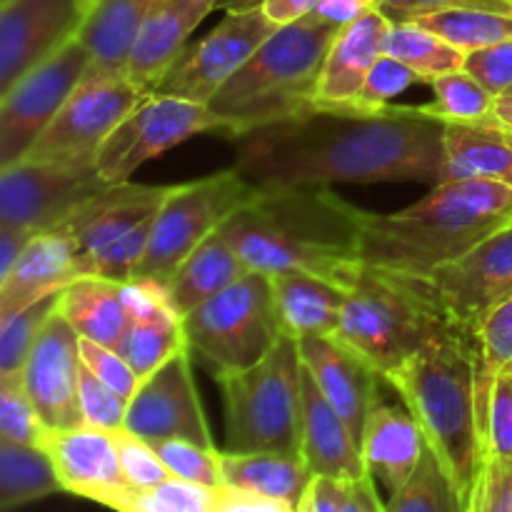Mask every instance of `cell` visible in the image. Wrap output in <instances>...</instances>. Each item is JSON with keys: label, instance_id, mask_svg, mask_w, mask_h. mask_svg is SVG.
Returning a JSON list of instances; mask_svg holds the SVG:
<instances>
[{"label": "cell", "instance_id": "8fae6325", "mask_svg": "<svg viewBox=\"0 0 512 512\" xmlns=\"http://www.w3.org/2000/svg\"><path fill=\"white\" fill-rule=\"evenodd\" d=\"M213 130L230 133V125L213 113L210 105L150 93L110 133L95 165L108 185L128 183L130 175L148 160L168 153L195 135Z\"/></svg>", "mask_w": 512, "mask_h": 512}, {"label": "cell", "instance_id": "7dc6e473", "mask_svg": "<svg viewBox=\"0 0 512 512\" xmlns=\"http://www.w3.org/2000/svg\"><path fill=\"white\" fill-rule=\"evenodd\" d=\"M80 360H83V365L95 375V378H100L108 388H113L115 393L123 395V398L128 400L133 398L140 380H143L133 368H130V363L118 353V350L108 348V345L93 343V340L80 338Z\"/></svg>", "mask_w": 512, "mask_h": 512}, {"label": "cell", "instance_id": "3957f363", "mask_svg": "<svg viewBox=\"0 0 512 512\" xmlns=\"http://www.w3.org/2000/svg\"><path fill=\"white\" fill-rule=\"evenodd\" d=\"M512 223V185L498 180H445L418 203L370 215L360 258L378 268L430 280Z\"/></svg>", "mask_w": 512, "mask_h": 512}, {"label": "cell", "instance_id": "44dd1931", "mask_svg": "<svg viewBox=\"0 0 512 512\" xmlns=\"http://www.w3.org/2000/svg\"><path fill=\"white\" fill-rule=\"evenodd\" d=\"M298 348L305 370L313 375L360 445L370 413L380 403L378 383L383 378L338 338H303L298 340Z\"/></svg>", "mask_w": 512, "mask_h": 512}, {"label": "cell", "instance_id": "f5cc1de1", "mask_svg": "<svg viewBox=\"0 0 512 512\" xmlns=\"http://www.w3.org/2000/svg\"><path fill=\"white\" fill-rule=\"evenodd\" d=\"M348 485L343 480L315 475L295 512H348Z\"/></svg>", "mask_w": 512, "mask_h": 512}, {"label": "cell", "instance_id": "2e32d148", "mask_svg": "<svg viewBox=\"0 0 512 512\" xmlns=\"http://www.w3.org/2000/svg\"><path fill=\"white\" fill-rule=\"evenodd\" d=\"M125 430L150 445L165 440H190L205 448H215L195 388L190 350H183L140 380L128 403Z\"/></svg>", "mask_w": 512, "mask_h": 512}, {"label": "cell", "instance_id": "74e56055", "mask_svg": "<svg viewBox=\"0 0 512 512\" xmlns=\"http://www.w3.org/2000/svg\"><path fill=\"white\" fill-rule=\"evenodd\" d=\"M430 88H433V103H425L423 108L443 123L448 120L483 123V120H490L495 100H498L465 70L440 75L430 83Z\"/></svg>", "mask_w": 512, "mask_h": 512}, {"label": "cell", "instance_id": "30bf717a", "mask_svg": "<svg viewBox=\"0 0 512 512\" xmlns=\"http://www.w3.org/2000/svg\"><path fill=\"white\" fill-rule=\"evenodd\" d=\"M148 95L125 73H88L60 113L50 120L48 128L30 145L25 160H48V163L95 160L110 133Z\"/></svg>", "mask_w": 512, "mask_h": 512}, {"label": "cell", "instance_id": "9f6ffc18", "mask_svg": "<svg viewBox=\"0 0 512 512\" xmlns=\"http://www.w3.org/2000/svg\"><path fill=\"white\" fill-rule=\"evenodd\" d=\"M318 3L320 0H265L263 13L280 28V25H290L313 15Z\"/></svg>", "mask_w": 512, "mask_h": 512}, {"label": "cell", "instance_id": "e0dca14e", "mask_svg": "<svg viewBox=\"0 0 512 512\" xmlns=\"http://www.w3.org/2000/svg\"><path fill=\"white\" fill-rule=\"evenodd\" d=\"M80 335L60 315H50L40 330L28 363L23 368V385L48 430L80 428Z\"/></svg>", "mask_w": 512, "mask_h": 512}, {"label": "cell", "instance_id": "484cf974", "mask_svg": "<svg viewBox=\"0 0 512 512\" xmlns=\"http://www.w3.org/2000/svg\"><path fill=\"white\" fill-rule=\"evenodd\" d=\"M300 458L313 475L355 483L365 478V463L358 440L350 433L348 423L330 405L313 375L303 373V445Z\"/></svg>", "mask_w": 512, "mask_h": 512}, {"label": "cell", "instance_id": "94428289", "mask_svg": "<svg viewBox=\"0 0 512 512\" xmlns=\"http://www.w3.org/2000/svg\"><path fill=\"white\" fill-rule=\"evenodd\" d=\"M80 5H83V13H88V8L93 5V0H80Z\"/></svg>", "mask_w": 512, "mask_h": 512}, {"label": "cell", "instance_id": "603a6c76", "mask_svg": "<svg viewBox=\"0 0 512 512\" xmlns=\"http://www.w3.org/2000/svg\"><path fill=\"white\" fill-rule=\"evenodd\" d=\"M78 280V245L60 228L35 235L0 280V318L58 295Z\"/></svg>", "mask_w": 512, "mask_h": 512}, {"label": "cell", "instance_id": "60d3db41", "mask_svg": "<svg viewBox=\"0 0 512 512\" xmlns=\"http://www.w3.org/2000/svg\"><path fill=\"white\" fill-rule=\"evenodd\" d=\"M170 475L185 483L200 485L208 490L223 488V470H220V450L190 443V440H165L153 445Z\"/></svg>", "mask_w": 512, "mask_h": 512}, {"label": "cell", "instance_id": "cb8c5ba5", "mask_svg": "<svg viewBox=\"0 0 512 512\" xmlns=\"http://www.w3.org/2000/svg\"><path fill=\"white\" fill-rule=\"evenodd\" d=\"M390 25L393 20L383 10L370 8L335 33L320 75L318 105L350 108L358 100L365 78L385 55Z\"/></svg>", "mask_w": 512, "mask_h": 512}, {"label": "cell", "instance_id": "d6a6232c", "mask_svg": "<svg viewBox=\"0 0 512 512\" xmlns=\"http://www.w3.org/2000/svg\"><path fill=\"white\" fill-rule=\"evenodd\" d=\"M58 473L48 450L40 445H18L0 440V508L3 512L60 493Z\"/></svg>", "mask_w": 512, "mask_h": 512}, {"label": "cell", "instance_id": "6da1fadb", "mask_svg": "<svg viewBox=\"0 0 512 512\" xmlns=\"http://www.w3.org/2000/svg\"><path fill=\"white\" fill-rule=\"evenodd\" d=\"M235 165L258 188L445 183L443 120L423 105L315 108L233 138Z\"/></svg>", "mask_w": 512, "mask_h": 512}, {"label": "cell", "instance_id": "d4e9b609", "mask_svg": "<svg viewBox=\"0 0 512 512\" xmlns=\"http://www.w3.org/2000/svg\"><path fill=\"white\" fill-rule=\"evenodd\" d=\"M425 448L428 440L408 408L383 400L375 405L360 443L365 473L375 485H383L388 495L398 493L418 470Z\"/></svg>", "mask_w": 512, "mask_h": 512}, {"label": "cell", "instance_id": "52a82bcc", "mask_svg": "<svg viewBox=\"0 0 512 512\" xmlns=\"http://www.w3.org/2000/svg\"><path fill=\"white\" fill-rule=\"evenodd\" d=\"M303 373L298 340L288 335L260 363L215 373L225 403V450L300 455Z\"/></svg>", "mask_w": 512, "mask_h": 512}, {"label": "cell", "instance_id": "d590c367", "mask_svg": "<svg viewBox=\"0 0 512 512\" xmlns=\"http://www.w3.org/2000/svg\"><path fill=\"white\" fill-rule=\"evenodd\" d=\"M463 53L512 40V13L488 8H453L415 18Z\"/></svg>", "mask_w": 512, "mask_h": 512}, {"label": "cell", "instance_id": "7c38bea8", "mask_svg": "<svg viewBox=\"0 0 512 512\" xmlns=\"http://www.w3.org/2000/svg\"><path fill=\"white\" fill-rule=\"evenodd\" d=\"M90 68L93 55L75 35L0 95V168L25 158L30 145L88 78Z\"/></svg>", "mask_w": 512, "mask_h": 512}, {"label": "cell", "instance_id": "03108f58", "mask_svg": "<svg viewBox=\"0 0 512 512\" xmlns=\"http://www.w3.org/2000/svg\"><path fill=\"white\" fill-rule=\"evenodd\" d=\"M510 133H512V130H510Z\"/></svg>", "mask_w": 512, "mask_h": 512}, {"label": "cell", "instance_id": "f907efd6", "mask_svg": "<svg viewBox=\"0 0 512 512\" xmlns=\"http://www.w3.org/2000/svg\"><path fill=\"white\" fill-rule=\"evenodd\" d=\"M470 512H512V460L488 455L475 485Z\"/></svg>", "mask_w": 512, "mask_h": 512}, {"label": "cell", "instance_id": "bcb514c9", "mask_svg": "<svg viewBox=\"0 0 512 512\" xmlns=\"http://www.w3.org/2000/svg\"><path fill=\"white\" fill-rule=\"evenodd\" d=\"M415 83H423V78L415 70H410L408 65L390 58V55H383L368 73L363 88H360L358 100L350 108H385V105H390V100L398 98L408 88H413Z\"/></svg>", "mask_w": 512, "mask_h": 512}, {"label": "cell", "instance_id": "db71d44e", "mask_svg": "<svg viewBox=\"0 0 512 512\" xmlns=\"http://www.w3.org/2000/svg\"><path fill=\"white\" fill-rule=\"evenodd\" d=\"M38 233L33 230L18 228V225H3L0 223V280L13 270L15 260L25 250V245L35 238Z\"/></svg>", "mask_w": 512, "mask_h": 512}, {"label": "cell", "instance_id": "5b68a950", "mask_svg": "<svg viewBox=\"0 0 512 512\" xmlns=\"http://www.w3.org/2000/svg\"><path fill=\"white\" fill-rule=\"evenodd\" d=\"M345 305L335 338L375 368L383 380L415 353L460 333L425 278L360 263L343 283Z\"/></svg>", "mask_w": 512, "mask_h": 512}, {"label": "cell", "instance_id": "4316f807", "mask_svg": "<svg viewBox=\"0 0 512 512\" xmlns=\"http://www.w3.org/2000/svg\"><path fill=\"white\" fill-rule=\"evenodd\" d=\"M270 288L283 335L293 340L338 335L345 305V290L338 283L303 270H283L270 275Z\"/></svg>", "mask_w": 512, "mask_h": 512}, {"label": "cell", "instance_id": "11a10c76", "mask_svg": "<svg viewBox=\"0 0 512 512\" xmlns=\"http://www.w3.org/2000/svg\"><path fill=\"white\" fill-rule=\"evenodd\" d=\"M370 8H373L370 0H320L318 8H315V15L343 28V25L353 23L360 15L368 13Z\"/></svg>", "mask_w": 512, "mask_h": 512}, {"label": "cell", "instance_id": "ab89813d", "mask_svg": "<svg viewBox=\"0 0 512 512\" xmlns=\"http://www.w3.org/2000/svg\"><path fill=\"white\" fill-rule=\"evenodd\" d=\"M45 433L48 428L25 390L23 375H0V440L43 448Z\"/></svg>", "mask_w": 512, "mask_h": 512}, {"label": "cell", "instance_id": "e575fe53", "mask_svg": "<svg viewBox=\"0 0 512 512\" xmlns=\"http://www.w3.org/2000/svg\"><path fill=\"white\" fill-rule=\"evenodd\" d=\"M183 350H190V345L180 313L130 320L128 330L118 345V353L128 360L130 368L140 378H148L150 373H155L160 365H165Z\"/></svg>", "mask_w": 512, "mask_h": 512}, {"label": "cell", "instance_id": "91938a15", "mask_svg": "<svg viewBox=\"0 0 512 512\" xmlns=\"http://www.w3.org/2000/svg\"><path fill=\"white\" fill-rule=\"evenodd\" d=\"M265 0H218V8L225 13H245V10L263 8Z\"/></svg>", "mask_w": 512, "mask_h": 512}, {"label": "cell", "instance_id": "9a60e30c", "mask_svg": "<svg viewBox=\"0 0 512 512\" xmlns=\"http://www.w3.org/2000/svg\"><path fill=\"white\" fill-rule=\"evenodd\" d=\"M430 285L455 328L475 338L485 318L512 298V223L440 268Z\"/></svg>", "mask_w": 512, "mask_h": 512}, {"label": "cell", "instance_id": "c3c4849f", "mask_svg": "<svg viewBox=\"0 0 512 512\" xmlns=\"http://www.w3.org/2000/svg\"><path fill=\"white\" fill-rule=\"evenodd\" d=\"M463 70L473 75L495 98H503L512 88V40L488 45V48L480 50H470L465 55Z\"/></svg>", "mask_w": 512, "mask_h": 512}, {"label": "cell", "instance_id": "ee69618b", "mask_svg": "<svg viewBox=\"0 0 512 512\" xmlns=\"http://www.w3.org/2000/svg\"><path fill=\"white\" fill-rule=\"evenodd\" d=\"M80 413H83V423L93 425L100 430H123L125 418H128V398L115 393L113 388L95 378L88 368L83 365L80 370Z\"/></svg>", "mask_w": 512, "mask_h": 512}, {"label": "cell", "instance_id": "8992f818", "mask_svg": "<svg viewBox=\"0 0 512 512\" xmlns=\"http://www.w3.org/2000/svg\"><path fill=\"white\" fill-rule=\"evenodd\" d=\"M338 30L315 13L280 25L210 100L213 113L230 125L228 138L315 108L325 58Z\"/></svg>", "mask_w": 512, "mask_h": 512}, {"label": "cell", "instance_id": "f35d334b", "mask_svg": "<svg viewBox=\"0 0 512 512\" xmlns=\"http://www.w3.org/2000/svg\"><path fill=\"white\" fill-rule=\"evenodd\" d=\"M58 300L60 293L50 295L20 313L8 315V318H0V375L23 373L30 350H33L43 325L58 308Z\"/></svg>", "mask_w": 512, "mask_h": 512}, {"label": "cell", "instance_id": "1f68e13d", "mask_svg": "<svg viewBox=\"0 0 512 512\" xmlns=\"http://www.w3.org/2000/svg\"><path fill=\"white\" fill-rule=\"evenodd\" d=\"M58 310L75 333L93 343L118 350L130 325L123 303V283L105 278H78L60 293Z\"/></svg>", "mask_w": 512, "mask_h": 512}, {"label": "cell", "instance_id": "e7e4bbea", "mask_svg": "<svg viewBox=\"0 0 512 512\" xmlns=\"http://www.w3.org/2000/svg\"><path fill=\"white\" fill-rule=\"evenodd\" d=\"M510 5H512V0H510Z\"/></svg>", "mask_w": 512, "mask_h": 512}, {"label": "cell", "instance_id": "4dcf8cb0", "mask_svg": "<svg viewBox=\"0 0 512 512\" xmlns=\"http://www.w3.org/2000/svg\"><path fill=\"white\" fill-rule=\"evenodd\" d=\"M248 273V265L218 230L183 260V265L165 285L175 310L185 318Z\"/></svg>", "mask_w": 512, "mask_h": 512}, {"label": "cell", "instance_id": "9c48e42d", "mask_svg": "<svg viewBox=\"0 0 512 512\" xmlns=\"http://www.w3.org/2000/svg\"><path fill=\"white\" fill-rule=\"evenodd\" d=\"M255 193L258 185L248 183L235 168L173 185L155 215L148 250L135 280L145 278L168 283L183 260L210 235L218 233L225 220L243 208Z\"/></svg>", "mask_w": 512, "mask_h": 512}, {"label": "cell", "instance_id": "f1b7e54d", "mask_svg": "<svg viewBox=\"0 0 512 512\" xmlns=\"http://www.w3.org/2000/svg\"><path fill=\"white\" fill-rule=\"evenodd\" d=\"M223 488L273 500L298 510L310 480L315 478L300 455L283 453H220Z\"/></svg>", "mask_w": 512, "mask_h": 512}, {"label": "cell", "instance_id": "6125c7cd", "mask_svg": "<svg viewBox=\"0 0 512 512\" xmlns=\"http://www.w3.org/2000/svg\"><path fill=\"white\" fill-rule=\"evenodd\" d=\"M193 512H218L215 508H198V510H193Z\"/></svg>", "mask_w": 512, "mask_h": 512}, {"label": "cell", "instance_id": "b9f144b4", "mask_svg": "<svg viewBox=\"0 0 512 512\" xmlns=\"http://www.w3.org/2000/svg\"><path fill=\"white\" fill-rule=\"evenodd\" d=\"M218 490L170 478L153 490H133L118 512H193L213 508Z\"/></svg>", "mask_w": 512, "mask_h": 512}, {"label": "cell", "instance_id": "5bb4252c", "mask_svg": "<svg viewBox=\"0 0 512 512\" xmlns=\"http://www.w3.org/2000/svg\"><path fill=\"white\" fill-rule=\"evenodd\" d=\"M275 30L278 25L263 13V8L225 13L220 25L180 53L153 93L210 105L220 88L253 58L255 50Z\"/></svg>", "mask_w": 512, "mask_h": 512}, {"label": "cell", "instance_id": "681fc988", "mask_svg": "<svg viewBox=\"0 0 512 512\" xmlns=\"http://www.w3.org/2000/svg\"><path fill=\"white\" fill-rule=\"evenodd\" d=\"M485 440L488 455L512 460V370L500 373L490 390Z\"/></svg>", "mask_w": 512, "mask_h": 512}, {"label": "cell", "instance_id": "7bdbcfd3", "mask_svg": "<svg viewBox=\"0 0 512 512\" xmlns=\"http://www.w3.org/2000/svg\"><path fill=\"white\" fill-rule=\"evenodd\" d=\"M115 448H118L120 468H123L125 480L133 490H153L170 480V470L160 460L158 450L143 438L133 435L130 430H115Z\"/></svg>", "mask_w": 512, "mask_h": 512}, {"label": "cell", "instance_id": "836d02e7", "mask_svg": "<svg viewBox=\"0 0 512 512\" xmlns=\"http://www.w3.org/2000/svg\"><path fill=\"white\" fill-rule=\"evenodd\" d=\"M385 55L408 65L423 78V83L430 85L440 75L463 70L468 53H463L453 43H448L415 20H393L388 43H385Z\"/></svg>", "mask_w": 512, "mask_h": 512}, {"label": "cell", "instance_id": "816d5d0a", "mask_svg": "<svg viewBox=\"0 0 512 512\" xmlns=\"http://www.w3.org/2000/svg\"><path fill=\"white\" fill-rule=\"evenodd\" d=\"M370 3L373 8L383 10L390 20H415L453 8H488L512 13L510 0H370Z\"/></svg>", "mask_w": 512, "mask_h": 512}, {"label": "cell", "instance_id": "f546056e", "mask_svg": "<svg viewBox=\"0 0 512 512\" xmlns=\"http://www.w3.org/2000/svg\"><path fill=\"white\" fill-rule=\"evenodd\" d=\"M150 5L153 0H93L78 30V38L93 55L90 73H125Z\"/></svg>", "mask_w": 512, "mask_h": 512}, {"label": "cell", "instance_id": "680465c9", "mask_svg": "<svg viewBox=\"0 0 512 512\" xmlns=\"http://www.w3.org/2000/svg\"><path fill=\"white\" fill-rule=\"evenodd\" d=\"M490 120L503 125V128L512 130V95H503V98L495 100V108H493V115H490Z\"/></svg>", "mask_w": 512, "mask_h": 512}, {"label": "cell", "instance_id": "4fadbf2b", "mask_svg": "<svg viewBox=\"0 0 512 512\" xmlns=\"http://www.w3.org/2000/svg\"><path fill=\"white\" fill-rule=\"evenodd\" d=\"M108 188L95 160H18L0 168V223L43 233L63 223L85 200Z\"/></svg>", "mask_w": 512, "mask_h": 512}, {"label": "cell", "instance_id": "d6986e66", "mask_svg": "<svg viewBox=\"0 0 512 512\" xmlns=\"http://www.w3.org/2000/svg\"><path fill=\"white\" fill-rule=\"evenodd\" d=\"M65 493L93 500L110 510H120L133 488L120 468L118 448L110 430L80 425L68 430H48L43 440Z\"/></svg>", "mask_w": 512, "mask_h": 512}, {"label": "cell", "instance_id": "7402d4cb", "mask_svg": "<svg viewBox=\"0 0 512 512\" xmlns=\"http://www.w3.org/2000/svg\"><path fill=\"white\" fill-rule=\"evenodd\" d=\"M218 8V0H153L130 50L125 75L145 93H153L170 65L188 48L193 30Z\"/></svg>", "mask_w": 512, "mask_h": 512}, {"label": "cell", "instance_id": "277c9868", "mask_svg": "<svg viewBox=\"0 0 512 512\" xmlns=\"http://www.w3.org/2000/svg\"><path fill=\"white\" fill-rule=\"evenodd\" d=\"M388 383L403 398L458 488L470 512L480 470L488 458V408L478 395V345L475 338L450 333L415 353Z\"/></svg>", "mask_w": 512, "mask_h": 512}, {"label": "cell", "instance_id": "be15d7a7", "mask_svg": "<svg viewBox=\"0 0 512 512\" xmlns=\"http://www.w3.org/2000/svg\"><path fill=\"white\" fill-rule=\"evenodd\" d=\"M505 95H512V88H510V90H508V93H505Z\"/></svg>", "mask_w": 512, "mask_h": 512}, {"label": "cell", "instance_id": "f6af8a7d", "mask_svg": "<svg viewBox=\"0 0 512 512\" xmlns=\"http://www.w3.org/2000/svg\"><path fill=\"white\" fill-rule=\"evenodd\" d=\"M478 360L490 378L512 370V298L493 310L475 335Z\"/></svg>", "mask_w": 512, "mask_h": 512}, {"label": "cell", "instance_id": "ffe728a7", "mask_svg": "<svg viewBox=\"0 0 512 512\" xmlns=\"http://www.w3.org/2000/svg\"><path fill=\"white\" fill-rule=\"evenodd\" d=\"M170 190L173 185H140L130 180L108 185L98 195L85 200L58 228L75 240L78 255H88L140 230L153 228L155 215Z\"/></svg>", "mask_w": 512, "mask_h": 512}, {"label": "cell", "instance_id": "8d00e7d4", "mask_svg": "<svg viewBox=\"0 0 512 512\" xmlns=\"http://www.w3.org/2000/svg\"><path fill=\"white\" fill-rule=\"evenodd\" d=\"M385 512H468V508L428 445L413 478L398 493L388 495Z\"/></svg>", "mask_w": 512, "mask_h": 512}, {"label": "cell", "instance_id": "6f0895ef", "mask_svg": "<svg viewBox=\"0 0 512 512\" xmlns=\"http://www.w3.org/2000/svg\"><path fill=\"white\" fill-rule=\"evenodd\" d=\"M348 512H385V503H380L378 485L373 478H360L348 485Z\"/></svg>", "mask_w": 512, "mask_h": 512}, {"label": "cell", "instance_id": "ac0fdd59", "mask_svg": "<svg viewBox=\"0 0 512 512\" xmlns=\"http://www.w3.org/2000/svg\"><path fill=\"white\" fill-rule=\"evenodd\" d=\"M80 0H0V95L75 38Z\"/></svg>", "mask_w": 512, "mask_h": 512}, {"label": "cell", "instance_id": "83f0119b", "mask_svg": "<svg viewBox=\"0 0 512 512\" xmlns=\"http://www.w3.org/2000/svg\"><path fill=\"white\" fill-rule=\"evenodd\" d=\"M445 180H498L512 185V133L493 120L443 123Z\"/></svg>", "mask_w": 512, "mask_h": 512}, {"label": "cell", "instance_id": "7a4b0ae2", "mask_svg": "<svg viewBox=\"0 0 512 512\" xmlns=\"http://www.w3.org/2000/svg\"><path fill=\"white\" fill-rule=\"evenodd\" d=\"M370 215L330 188H258L220 235L255 273L303 270L343 288L363 263L360 243Z\"/></svg>", "mask_w": 512, "mask_h": 512}, {"label": "cell", "instance_id": "ba28073f", "mask_svg": "<svg viewBox=\"0 0 512 512\" xmlns=\"http://www.w3.org/2000/svg\"><path fill=\"white\" fill-rule=\"evenodd\" d=\"M183 325L190 350L208 360L215 373L260 363L283 338L270 275L255 270L185 315Z\"/></svg>", "mask_w": 512, "mask_h": 512}]
</instances>
